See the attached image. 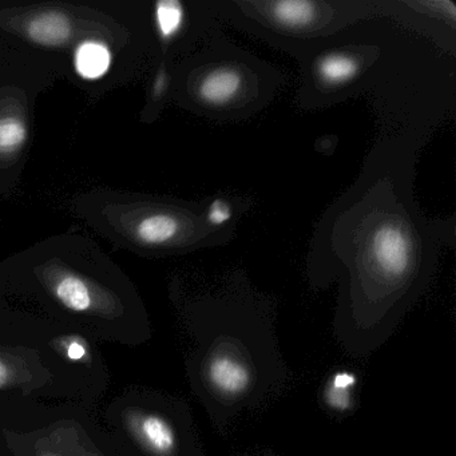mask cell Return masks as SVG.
<instances>
[{"label":"cell","mask_w":456,"mask_h":456,"mask_svg":"<svg viewBox=\"0 0 456 456\" xmlns=\"http://www.w3.org/2000/svg\"><path fill=\"white\" fill-rule=\"evenodd\" d=\"M55 297L66 308L73 312H87L94 304L92 288L85 280L76 274L65 273L53 282Z\"/></svg>","instance_id":"obj_6"},{"label":"cell","mask_w":456,"mask_h":456,"mask_svg":"<svg viewBox=\"0 0 456 456\" xmlns=\"http://www.w3.org/2000/svg\"><path fill=\"white\" fill-rule=\"evenodd\" d=\"M189 380L218 431L284 391L289 370L264 309L205 304L189 317Z\"/></svg>","instance_id":"obj_1"},{"label":"cell","mask_w":456,"mask_h":456,"mask_svg":"<svg viewBox=\"0 0 456 456\" xmlns=\"http://www.w3.org/2000/svg\"><path fill=\"white\" fill-rule=\"evenodd\" d=\"M359 71V62L351 55H325L317 63V76L324 84L338 86L351 81Z\"/></svg>","instance_id":"obj_8"},{"label":"cell","mask_w":456,"mask_h":456,"mask_svg":"<svg viewBox=\"0 0 456 456\" xmlns=\"http://www.w3.org/2000/svg\"><path fill=\"white\" fill-rule=\"evenodd\" d=\"M26 33L37 44L61 46L70 39L71 23L62 12H42L28 20Z\"/></svg>","instance_id":"obj_4"},{"label":"cell","mask_w":456,"mask_h":456,"mask_svg":"<svg viewBox=\"0 0 456 456\" xmlns=\"http://www.w3.org/2000/svg\"><path fill=\"white\" fill-rule=\"evenodd\" d=\"M242 86L241 74L233 69H216L199 85L200 100L209 106H224L239 95Z\"/></svg>","instance_id":"obj_3"},{"label":"cell","mask_w":456,"mask_h":456,"mask_svg":"<svg viewBox=\"0 0 456 456\" xmlns=\"http://www.w3.org/2000/svg\"><path fill=\"white\" fill-rule=\"evenodd\" d=\"M231 218L232 208L228 202L218 199L215 200V201L209 205V209H208L207 213L208 223L216 226L224 225V224L228 223Z\"/></svg>","instance_id":"obj_12"},{"label":"cell","mask_w":456,"mask_h":456,"mask_svg":"<svg viewBox=\"0 0 456 456\" xmlns=\"http://www.w3.org/2000/svg\"><path fill=\"white\" fill-rule=\"evenodd\" d=\"M110 62V52L108 47L98 42H85L77 50V70L84 78H100L109 70Z\"/></svg>","instance_id":"obj_7"},{"label":"cell","mask_w":456,"mask_h":456,"mask_svg":"<svg viewBox=\"0 0 456 456\" xmlns=\"http://www.w3.org/2000/svg\"><path fill=\"white\" fill-rule=\"evenodd\" d=\"M183 4L175 0H165L159 2L156 6L157 28L159 36L164 41H170L173 37L177 36L178 31L183 28Z\"/></svg>","instance_id":"obj_11"},{"label":"cell","mask_w":456,"mask_h":456,"mask_svg":"<svg viewBox=\"0 0 456 456\" xmlns=\"http://www.w3.org/2000/svg\"><path fill=\"white\" fill-rule=\"evenodd\" d=\"M181 223L172 215L156 213L146 216L134 226L135 239L143 245L161 247L169 244L180 234Z\"/></svg>","instance_id":"obj_5"},{"label":"cell","mask_w":456,"mask_h":456,"mask_svg":"<svg viewBox=\"0 0 456 456\" xmlns=\"http://www.w3.org/2000/svg\"><path fill=\"white\" fill-rule=\"evenodd\" d=\"M269 6L271 17L285 28H305L316 17L314 4L311 2H276Z\"/></svg>","instance_id":"obj_9"},{"label":"cell","mask_w":456,"mask_h":456,"mask_svg":"<svg viewBox=\"0 0 456 456\" xmlns=\"http://www.w3.org/2000/svg\"><path fill=\"white\" fill-rule=\"evenodd\" d=\"M167 74H165V71H161L159 77H157L156 82H154V97H161L165 90H167Z\"/></svg>","instance_id":"obj_13"},{"label":"cell","mask_w":456,"mask_h":456,"mask_svg":"<svg viewBox=\"0 0 456 456\" xmlns=\"http://www.w3.org/2000/svg\"><path fill=\"white\" fill-rule=\"evenodd\" d=\"M26 138L28 127L20 117L0 118V156H14L25 145Z\"/></svg>","instance_id":"obj_10"},{"label":"cell","mask_w":456,"mask_h":456,"mask_svg":"<svg viewBox=\"0 0 456 456\" xmlns=\"http://www.w3.org/2000/svg\"><path fill=\"white\" fill-rule=\"evenodd\" d=\"M360 379L354 370L338 368L325 379L322 387V404L325 411L336 418L349 416L356 407V395Z\"/></svg>","instance_id":"obj_2"},{"label":"cell","mask_w":456,"mask_h":456,"mask_svg":"<svg viewBox=\"0 0 456 456\" xmlns=\"http://www.w3.org/2000/svg\"><path fill=\"white\" fill-rule=\"evenodd\" d=\"M69 357L73 360H79L86 354V351H85L84 346H79V344L74 343L69 346Z\"/></svg>","instance_id":"obj_14"},{"label":"cell","mask_w":456,"mask_h":456,"mask_svg":"<svg viewBox=\"0 0 456 456\" xmlns=\"http://www.w3.org/2000/svg\"><path fill=\"white\" fill-rule=\"evenodd\" d=\"M10 376H12V372H10L9 367L0 360V388L9 381Z\"/></svg>","instance_id":"obj_15"},{"label":"cell","mask_w":456,"mask_h":456,"mask_svg":"<svg viewBox=\"0 0 456 456\" xmlns=\"http://www.w3.org/2000/svg\"><path fill=\"white\" fill-rule=\"evenodd\" d=\"M250 456H279V455H273V453H256V455H250Z\"/></svg>","instance_id":"obj_16"}]
</instances>
